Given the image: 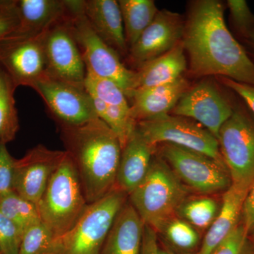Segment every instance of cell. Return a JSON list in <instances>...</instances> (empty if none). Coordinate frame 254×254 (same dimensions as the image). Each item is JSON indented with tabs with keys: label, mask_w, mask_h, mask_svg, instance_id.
Masks as SVG:
<instances>
[{
	"label": "cell",
	"mask_w": 254,
	"mask_h": 254,
	"mask_svg": "<svg viewBox=\"0 0 254 254\" xmlns=\"http://www.w3.org/2000/svg\"><path fill=\"white\" fill-rule=\"evenodd\" d=\"M218 0L192 3L182 43L198 76H219L254 86V63L229 31Z\"/></svg>",
	"instance_id": "cell-1"
},
{
	"label": "cell",
	"mask_w": 254,
	"mask_h": 254,
	"mask_svg": "<svg viewBox=\"0 0 254 254\" xmlns=\"http://www.w3.org/2000/svg\"><path fill=\"white\" fill-rule=\"evenodd\" d=\"M66 150L77 169L88 204L113 190L121 158V143L99 118L79 126H60Z\"/></svg>",
	"instance_id": "cell-2"
},
{
	"label": "cell",
	"mask_w": 254,
	"mask_h": 254,
	"mask_svg": "<svg viewBox=\"0 0 254 254\" xmlns=\"http://www.w3.org/2000/svg\"><path fill=\"white\" fill-rule=\"evenodd\" d=\"M161 157H155L143 182L128 195L145 225L158 232L187 198L188 190Z\"/></svg>",
	"instance_id": "cell-3"
},
{
	"label": "cell",
	"mask_w": 254,
	"mask_h": 254,
	"mask_svg": "<svg viewBox=\"0 0 254 254\" xmlns=\"http://www.w3.org/2000/svg\"><path fill=\"white\" fill-rule=\"evenodd\" d=\"M88 205L77 169L66 152L37 204L41 220L60 237L72 228Z\"/></svg>",
	"instance_id": "cell-4"
},
{
	"label": "cell",
	"mask_w": 254,
	"mask_h": 254,
	"mask_svg": "<svg viewBox=\"0 0 254 254\" xmlns=\"http://www.w3.org/2000/svg\"><path fill=\"white\" fill-rule=\"evenodd\" d=\"M127 195L114 187L104 197L88 204L72 228L55 239L50 254H100Z\"/></svg>",
	"instance_id": "cell-5"
},
{
	"label": "cell",
	"mask_w": 254,
	"mask_h": 254,
	"mask_svg": "<svg viewBox=\"0 0 254 254\" xmlns=\"http://www.w3.org/2000/svg\"><path fill=\"white\" fill-rule=\"evenodd\" d=\"M71 28L86 69L97 76L111 80L127 97L133 88L135 71L125 66L120 55L93 31L83 14V0H67Z\"/></svg>",
	"instance_id": "cell-6"
},
{
	"label": "cell",
	"mask_w": 254,
	"mask_h": 254,
	"mask_svg": "<svg viewBox=\"0 0 254 254\" xmlns=\"http://www.w3.org/2000/svg\"><path fill=\"white\" fill-rule=\"evenodd\" d=\"M160 154L187 188L204 195L225 192L232 185L225 163L204 154L164 143Z\"/></svg>",
	"instance_id": "cell-7"
},
{
	"label": "cell",
	"mask_w": 254,
	"mask_h": 254,
	"mask_svg": "<svg viewBox=\"0 0 254 254\" xmlns=\"http://www.w3.org/2000/svg\"><path fill=\"white\" fill-rule=\"evenodd\" d=\"M136 130L150 145H175L198 152L223 163L218 139L196 122L184 117L166 115L136 123Z\"/></svg>",
	"instance_id": "cell-8"
},
{
	"label": "cell",
	"mask_w": 254,
	"mask_h": 254,
	"mask_svg": "<svg viewBox=\"0 0 254 254\" xmlns=\"http://www.w3.org/2000/svg\"><path fill=\"white\" fill-rule=\"evenodd\" d=\"M220 154L232 183L250 187L254 181V120L234 110L218 138Z\"/></svg>",
	"instance_id": "cell-9"
},
{
	"label": "cell",
	"mask_w": 254,
	"mask_h": 254,
	"mask_svg": "<svg viewBox=\"0 0 254 254\" xmlns=\"http://www.w3.org/2000/svg\"><path fill=\"white\" fill-rule=\"evenodd\" d=\"M43 43L46 74L85 88L86 64L71 28L69 10L64 17L43 33Z\"/></svg>",
	"instance_id": "cell-10"
},
{
	"label": "cell",
	"mask_w": 254,
	"mask_h": 254,
	"mask_svg": "<svg viewBox=\"0 0 254 254\" xmlns=\"http://www.w3.org/2000/svg\"><path fill=\"white\" fill-rule=\"evenodd\" d=\"M32 89L41 97L48 111L60 126H79L95 118L93 102L86 88L46 74Z\"/></svg>",
	"instance_id": "cell-11"
},
{
	"label": "cell",
	"mask_w": 254,
	"mask_h": 254,
	"mask_svg": "<svg viewBox=\"0 0 254 254\" xmlns=\"http://www.w3.org/2000/svg\"><path fill=\"white\" fill-rule=\"evenodd\" d=\"M233 112L215 83L204 80L189 88L171 113L196 122L218 139L220 128Z\"/></svg>",
	"instance_id": "cell-12"
},
{
	"label": "cell",
	"mask_w": 254,
	"mask_h": 254,
	"mask_svg": "<svg viewBox=\"0 0 254 254\" xmlns=\"http://www.w3.org/2000/svg\"><path fill=\"white\" fill-rule=\"evenodd\" d=\"M0 64L16 88L21 86L33 88L46 73L43 33L31 38L1 42Z\"/></svg>",
	"instance_id": "cell-13"
},
{
	"label": "cell",
	"mask_w": 254,
	"mask_h": 254,
	"mask_svg": "<svg viewBox=\"0 0 254 254\" xmlns=\"http://www.w3.org/2000/svg\"><path fill=\"white\" fill-rule=\"evenodd\" d=\"M65 150L39 144L15 161L14 190L37 205L52 175L66 156Z\"/></svg>",
	"instance_id": "cell-14"
},
{
	"label": "cell",
	"mask_w": 254,
	"mask_h": 254,
	"mask_svg": "<svg viewBox=\"0 0 254 254\" xmlns=\"http://www.w3.org/2000/svg\"><path fill=\"white\" fill-rule=\"evenodd\" d=\"M185 26L181 15L167 9L158 11L151 23L128 49V61L137 69L168 53L182 41Z\"/></svg>",
	"instance_id": "cell-15"
},
{
	"label": "cell",
	"mask_w": 254,
	"mask_h": 254,
	"mask_svg": "<svg viewBox=\"0 0 254 254\" xmlns=\"http://www.w3.org/2000/svg\"><path fill=\"white\" fill-rule=\"evenodd\" d=\"M250 187L232 183L223 193L220 210L207 230L196 254H212L238 227Z\"/></svg>",
	"instance_id": "cell-16"
},
{
	"label": "cell",
	"mask_w": 254,
	"mask_h": 254,
	"mask_svg": "<svg viewBox=\"0 0 254 254\" xmlns=\"http://www.w3.org/2000/svg\"><path fill=\"white\" fill-rule=\"evenodd\" d=\"M189 88L182 76L169 84L132 92L128 96L132 118L137 123L169 115Z\"/></svg>",
	"instance_id": "cell-17"
},
{
	"label": "cell",
	"mask_w": 254,
	"mask_h": 254,
	"mask_svg": "<svg viewBox=\"0 0 254 254\" xmlns=\"http://www.w3.org/2000/svg\"><path fill=\"white\" fill-rule=\"evenodd\" d=\"M83 14L97 35L120 56L128 55L121 10L116 0H83Z\"/></svg>",
	"instance_id": "cell-18"
},
{
	"label": "cell",
	"mask_w": 254,
	"mask_h": 254,
	"mask_svg": "<svg viewBox=\"0 0 254 254\" xmlns=\"http://www.w3.org/2000/svg\"><path fill=\"white\" fill-rule=\"evenodd\" d=\"M155 147L136 130L122 150L115 188L129 195L143 182L151 166Z\"/></svg>",
	"instance_id": "cell-19"
},
{
	"label": "cell",
	"mask_w": 254,
	"mask_h": 254,
	"mask_svg": "<svg viewBox=\"0 0 254 254\" xmlns=\"http://www.w3.org/2000/svg\"><path fill=\"white\" fill-rule=\"evenodd\" d=\"M19 26L14 38H31L44 33L67 14V0H15Z\"/></svg>",
	"instance_id": "cell-20"
},
{
	"label": "cell",
	"mask_w": 254,
	"mask_h": 254,
	"mask_svg": "<svg viewBox=\"0 0 254 254\" xmlns=\"http://www.w3.org/2000/svg\"><path fill=\"white\" fill-rule=\"evenodd\" d=\"M145 224L130 202L117 215L100 254H141Z\"/></svg>",
	"instance_id": "cell-21"
},
{
	"label": "cell",
	"mask_w": 254,
	"mask_h": 254,
	"mask_svg": "<svg viewBox=\"0 0 254 254\" xmlns=\"http://www.w3.org/2000/svg\"><path fill=\"white\" fill-rule=\"evenodd\" d=\"M185 52L182 41L168 53L137 68L130 93L169 84L182 77L187 67Z\"/></svg>",
	"instance_id": "cell-22"
},
{
	"label": "cell",
	"mask_w": 254,
	"mask_h": 254,
	"mask_svg": "<svg viewBox=\"0 0 254 254\" xmlns=\"http://www.w3.org/2000/svg\"><path fill=\"white\" fill-rule=\"evenodd\" d=\"M128 49L151 23L158 9L153 0H119Z\"/></svg>",
	"instance_id": "cell-23"
},
{
	"label": "cell",
	"mask_w": 254,
	"mask_h": 254,
	"mask_svg": "<svg viewBox=\"0 0 254 254\" xmlns=\"http://www.w3.org/2000/svg\"><path fill=\"white\" fill-rule=\"evenodd\" d=\"M16 89L12 80L0 64V143L6 145L15 139L19 129L14 98Z\"/></svg>",
	"instance_id": "cell-24"
},
{
	"label": "cell",
	"mask_w": 254,
	"mask_h": 254,
	"mask_svg": "<svg viewBox=\"0 0 254 254\" xmlns=\"http://www.w3.org/2000/svg\"><path fill=\"white\" fill-rule=\"evenodd\" d=\"M158 233L175 253L190 254L198 252L201 245L200 232L177 215L165 222L157 232Z\"/></svg>",
	"instance_id": "cell-25"
},
{
	"label": "cell",
	"mask_w": 254,
	"mask_h": 254,
	"mask_svg": "<svg viewBox=\"0 0 254 254\" xmlns=\"http://www.w3.org/2000/svg\"><path fill=\"white\" fill-rule=\"evenodd\" d=\"M220 204L218 200L209 196L187 198L180 205L177 215L198 231H204L208 230L218 215Z\"/></svg>",
	"instance_id": "cell-26"
},
{
	"label": "cell",
	"mask_w": 254,
	"mask_h": 254,
	"mask_svg": "<svg viewBox=\"0 0 254 254\" xmlns=\"http://www.w3.org/2000/svg\"><path fill=\"white\" fill-rule=\"evenodd\" d=\"M0 211L23 232L41 220L37 205L14 190L0 196Z\"/></svg>",
	"instance_id": "cell-27"
},
{
	"label": "cell",
	"mask_w": 254,
	"mask_h": 254,
	"mask_svg": "<svg viewBox=\"0 0 254 254\" xmlns=\"http://www.w3.org/2000/svg\"><path fill=\"white\" fill-rule=\"evenodd\" d=\"M54 233L42 220L23 232L18 254H50Z\"/></svg>",
	"instance_id": "cell-28"
},
{
	"label": "cell",
	"mask_w": 254,
	"mask_h": 254,
	"mask_svg": "<svg viewBox=\"0 0 254 254\" xmlns=\"http://www.w3.org/2000/svg\"><path fill=\"white\" fill-rule=\"evenodd\" d=\"M212 254H254V245L241 223Z\"/></svg>",
	"instance_id": "cell-29"
},
{
	"label": "cell",
	"mask_w": 254,
	"mask_h": 254,
	"mask_svg": "<svg viewBox=\"0 0 254 254\" xmlns=\"http://www.w3.org/2000/svg\"><path fill=\"white\" fill-rule=\"evenodd\" d=\"M23 232L0 211V254H18Z\"/></svg>",
	"instance_id": "cell-30"
},
{
	"label": "cell",
	"mask_w": 254,
	"mask_h": 254,
	"mask_svg": "<svg viewBox=\"0 0 254 254\" xmlns=\"http://www.w3.org/2000/svg\"><path fill=\"white\" fill-rule=\"evenodd\" d=\"M19 26L15 0H0V43L11 39Z\"/></svg>",
	"instance_id": "cell-31"
},
{
	"label": "cell",
	"mask_w": 254,
	"mask_h": 254,
	"mask_svg": "<svg viewBox=\"0 0 254 254\" xmlns=\"http://www.w3.org/2000/svg\"><path fill=\"white\" fill-rule=\"evenodd\" d=\"M227 5L230 10L232 22L243 35H250L254 29V15L245 0H228Z\"/></svg>",
	"instance_id": "cell-32"
},
{
	"label": "cell",
	"mask_w": 254,
	"mask_h": 254,
	"mask_svg": "<svg viewBox=\"0 0 254 254\" xmlns=\"http://www.w3.org/2000/svg\"><path fill=\"white\" fill-rule=\"evenodd\" d=\"M15 161L6 145L0 143V196L14 190Z\"/></svg>",
	"instance_id": "cell-33"
},
{
	"label": "cell",
	"mask_w": 254,
	"mask_h": 254,
	"mask_svg": "<svg viewBox=\"0 0 254 254\" xmlns=\"http://www.w3.org/2000/svg\"><path fill=\"white\" fill-rule=\"evenodd\" d=\"M241 223L250 236L254 235V181L246 195Z\"/></svg>",
	"instance_id": "cell-34"
},
{
	"label": "cell",
	"mask_w": 254,
	"mask_h": 254,
	"mask_svg": "<svg viewBox=\"0 0 254 254\" xmlns=\"http://www.w3.org/2000/svg\"><path fill=\"white\" fill-rule=\"evenodd\" d=\"M221 79L225 86L235 91L245 100V103L252 110V113L254 114V86L239 83L227 78H221Z\"/></svg>",
	"instance_id": "cell-35"
},
{
	"label": "cell",
	"mask_w": 254,
	"mask_h": 254,
	"mask_svg": "<svg viewBox=\"0 0 254 254\" xmlns=\"http://www.w3.org/2000/svg\"><path fill=\"white\" fill-rule=\"evenodd\" d=\"M158 234L151 227L145 225L141 254H158Z\"/></svg>",
	"instance_id": "cell-36"
},
{
	"label": "cell",
	"mask_w": 254,
	"mask_h": 254,
	"mask_svg": "<svg viewBox=\"0 0 254 254\" xmlns=\"http://www.w3.org/2000/svg\"><path fill=\"white\" fill-rule=\"evenodd\" d=\"M158 254H179L175 253V252H172L170 250H162V249L159 248Z\"/></svg>",
	"instance_id": "cell-37"
},
{
	"label": "cell",
	"mask_w": 254,
	"mask_h": 254,
	"mask_svg": "<svg viewBox=\"0 0 254 254\" xmlns=\"http://www.w3.org/2000/svg\"><path fill=\"white\" fill-rule=\"evenodd\" d=\"M250 36H251V38H252V40H253V41H254V29L252 30V31L251 32Z\"/></svg>",
	"instance_id": "cell-38"
},
{
	"label": "cell",
	"mask_w": 254,
	"mask_h": 254,
	"mask_svg": "<svg viewBox=\"0 0 254 254\" xmlns=\"http://www.w3.org/2000/svg\"><path fill=\"white\" fill-rule=\"evenodd\" d=\"M251 240H252V242H253L254 245V235H252V236H250Z\"/></svg>",
	"instance_id": "cell-39"
},
{
	"label": "cell",
	"mask_w": 254,
	"mask_h": 254,
	"mask_svg": "<svg viewBox=\"0 0 254 254\" xmlns=\"http://www.w3.org/2000/svg\"></svg>",
	"instance_id": "cell-40"
}]
</instances>
